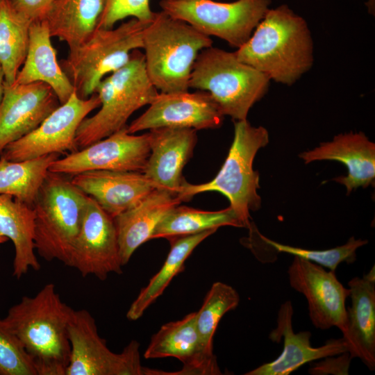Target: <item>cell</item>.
I'll list each match as a JSON object with an SVG mask.
<instances>
[{"label": "cell", "mask_w": 375, "mask_h": 375, "mask_svg": "<svg viewBox=\"0 0 375 375\" xmlns=\"http://www.w3.org/2000/svg\"><path fill=\"white\" fill-rule=\"evenodd\" d=\"M73 309L52 283L11 306L3 322L30 358L37 375H65L71 345L68 324Z\"/></svg>", "instance_id": "1"}, {"label": "cell", "mask_w": 375, "mask_h": 375, "mask_svg": "<svg viewBox=\"0 0 375 375\" xmlns=\"http://www.w3.org/2000/svg\"><path fill=\"white\" fill-rule=\"evenodd\" d=\"M238 59L281 84L292 85L312 66L313 41L306 20L288 6L269 8Z\"/></svg>", "instance_id": "2"}, {"label": "cell", "mask_w": 375, "mask_h": 375, "mask_svg": "<svg viewBox=\"0 0 375 375\" xmlns=\"http://www.w3.org/2000/svg\"><path fill=\"white\" fill-rule=\"evenodd\" d=\"M213 41L186 22L160 10L155 12L143 35L147 76L160 92L188 91L199 53Z\"/></svg>", "instance_id": "3"}, {"label": "cell", "mask_w": 375, "mask_h": 375, "mask_svg": "<svg viewBox=\"0 0 375 375\" xmlns=\"http://www.w3.org/2000/svg\"><path fill=\"white\" fill-rule=\"evenodd\" d=\"M269 142V134L262 126H253L247 119L234 122V137L227 157L216 176L202 184H191L185 179L178 191L182 201L193 196L216 191L230 202L243 227L251 226L250 211L260 208L261 197L258 194L259 174L253 169L258 151Z\"/></svg>", "instance_id": "4"}, {"label": "cell", "mask_w": 375, "mask_h": 375, "mask_svg": "<svg viewBox=\"0 0 375 375\" xmlns=\"http://www.w3.org/2000/svg\"><path fill=\"white\" fill-rule=\"evenodd\" d=\"M66 176L49 171L33 208L35 249L47 261L69 266L89 197Z\"/></svg>", "instance_id": "5"}, {"label": "cell", "mask_w": 375, "mask_h": 375, "mask_svg": "<svg viewBox=\"0 0 375 375\" xmlns=\"http://www.w3.org/2000/svg\"><path fill=\"white\" fill-rule=\"evenodd\" d=\"M95 92L100 109L81 123L76 135L78 149L84 148L126 127L131 115L149 105L158 94L149 80L144 54L134 50L128 62L108 75L97 85Z\"/></svg>", "instance_id": "6"}, {"label": "cell", "mask_w": 375, "mask_h": 375, "mask_svg": "<svg viewBox=\"0 0 375 375\" xmlns=\"http://www.w3.org/2000/svg\"><path fill=\"white\" fill-rule=\"evenodd\" d=\"M269 82L234 52L212 46L199 53L189 87L208 92L224 116L240 121L247 119L251 107L267 92Z\"/></svg>", "instance_id": "7"}, {"label": "cell", "mask_w": 375, "mask_h": 375, "mask_svg": "<svg viewBox=\"0 0 375 375\" xmlns=\"http://www.w3.org/2000/svg\"><path fill=\"white\" fill-rule=\"evenodd\" d=\"M148 24L131 18L115 28H97L85 42L60 60L78 97H90L106 76L123 67L134 50L142 49Z\"/></svg>", "instance_id": "8"}, {"label": "cell", "mask_w": 375, "mask_h": 375, "mask_svg": "<svg viewBox=\"0 0 375 375\" xmlns=\"http://www.w3.org/2000/svg\"><path fill=\"white\" fill-rule=\"evenodd\" d=\"M270 3V0H161L159 6L170 17L238 49L249 39Z\"/></svg>", "instance_id": "9"}, {"label": "cell", "mask_w": 375, "mask_h": 375, "mask_svg": "<svg viewBox=\"0 0 375 375\" xmlns=\"http://www.w3.org/2000/svg\"><path fill=\"white\" fill-rule=\"evenodd\" d=\"M71 345L65 375H147L142 366L139 343L132 340L119 353L100 337L95 320L85 309H73L68 324Z\"/></svg>", "instance_id": "10"}, {"label": "cell", "mask_w": 375, "mask_h": 375, "mask_svg": "<svg viewBox=\"0 0 375 375\" xmlns=\"http://www.w3.org/2000/svg\"><path fill=\"white\" fill-rule=\"evenodd\" d=\"M101 101L94 92L82 99L74 92L33 131L8 144L0 157L11 161H22L43 156L72 153L78 150L76 135L81 122Z\"/></svg>", "instance_id": "11"}, {"label": "cell", "mask_w": 375, "mask_h": 375, "mask_svg": "<svg viewBox=\"0 0 375 375\" xmlns=\"http://www.w3.org/2000/svg\"><path fill=\"white\" fill-rule=\"evenodd\" d=\"M127 126L63 158H58L51 162L49 171L68 176L92 170L142 172L151 152L149 133L133 135L128 132Z\"/></svg>", "instance_id": "12"}, {"label": "cell", "mask_w": 375, "mask_h": 375, "mask_svg": "<svg viewBox=\"0 0 375 375\" xmlns=\"http://www.w3.org/2000/svg\"><path fill=\"white\" fill-rule=\"evenodd\" d=\"M290 286L306 299L309 317L316 328L333 326L343 332L347 326L346 300L349 289L337 278L335 272L298 256L288 270Z\"/></svg>", "instance_id": "13"}, {"label": "cell", "mask_w": 375, "mask_h": 375, "mask_svg": "<svg viewBox=\"0 0 375 375\" xmlns=\"http://www.w3.org/2000/svg\"><path fill=\"white\" fill-rule=\"evenodd\" d=\"M68 267L101 281L110 273H122L113 218L90 197Z\"/></svg>", "instance_id": "14"}, {"label": "cell", "mask_w": 375, "mask_h": 375, "mask_svg": "<svg viewBox=\"0 0 375 375\" xmlns=\"http://www.w3.org/2000/svg\"><path fill=\"white\" fill-rule=\"evenodd\" d=\"M224 115L206 91L158 92L149 108L127 126L128 132L158 128H217Z\"/></svg>", "instance_id": "15"}, {"label": "cell", "mask_w": 375, "mask_h": 375, "mask_svg": "<svg viewBox=\"0 0 375 375\" xmlns=\"http://www.w3.org/2000/svg\"><path fill=\"white\" fill-rule=\"evenodd\" d=\"M60 105L52 88L43 82L5 83L0 106V153L8 144L35 130Z\"/></svg>", "instance_id": "16"}, {"label": "cell", "mask_w": 375, "mask_h": 375, "mask_svg": "<svg viewBox=\"0 0 375 375\" xmlns=\"http://www.w3.org/2000/svg\"><path fill=\"white\" fill-rule=\"evenodd\" d=\"M293 313L291 301L284 302L278 312L276 327L269 336L272 342L283 341V349L280 356L274 360L245 373V375H289L307 362L347 351L342 338L330 339L324 345L313 347L310 331L294 332L292 323Z\"/></svg>", "instance_id": "17"}, {"label": "cell", "mask_w": 375, "mask_h": 375, "mask_svg": "<svg viewBox=\"0 0 375 375\" xmlns=\"http://www.w3.org/2000/svg\"><path fill=\"white\" fill-rule=\"evenodd\" d=\"M72 182L112 218L134 207L158 186L141 172L92 170Z\"/></svg>", "instance_id": "18"}, {"label": "cell", "mask_w": 375, "mask_h": 375, "mask_svg": "<svg viewBox=\"0 0 375 375\" xmlns=\"http://www.w3.org/2000/svg\"><path fill=\"white\" fill-rule=\"evenodd\" d=\"M144 356L147 359L177 358L183 367L171 374H222L217 358L208 357L203 351L197 328L196 312L162 325L151 338Z\"/></svg>", "instance_id": "19"}, {"label": "cell", "mask_w": 375, "mask_h": 375, "mask_svg": "<svg viewBox=\"0 0 375 375\" xmlns=\"http://www.w3.org/2000/svg\"><path fill=\"white\" fill-rule=\"evenodd\" d=\"M148 133L151 152L142 173L159 188L177 194L185 179L182 171L197 142V130L162 127Z\"/></svg>", "instance_id": "20"}, {"label": "cell", "mask_w": 375, "mask_h": 375, "mask_svg": "<svg viewBox=\"0 0 375 375\" xmlns=\"http://www.w3.org/2000/svg\"><path fill=\"white\" fill-rule=\"evenodd\" d=\"M299 157L306 164L328 160L345 165L348 174L333 180L344 185L348 194L353 190L374 183L375 144L362 132L339 134L332 141L322 142L318 147L300 153Z\"/></svg>", "instance_id": "21"}, {"label": "cell", "mask_w": 375, "mask_h": 375, "mask_svg": "<svg viewBox=\"0 0 375 375\" xmlns=\"http://www.w3.org/2000/svg\"><path fill=\"white\" fill-rule=\"evenodd\" d=\"M351 300L347 308V326L342 333L347 351L371 370L375 369V271L374 266L362 278L348 282Z\"/></svg>", "instance_id": "22"}, {"label": "cell", "mask_w": 375, "mask_h": 375, "mask_svg": "<svg viewBox=\"0 0 375 375\" xmlns=\"http://www.w3.org/2000/svg\"><path fill=\"white\" fill-rule=\"evenodd\" d=\"M181 202L178 194L165 188H156L138 204L113 218L122 266L128 262L140 245L151 239L167 212Z\"/></svg>", "instance_id": "23"}, {"label": "cell", "mask_w": 375, "mask_h": 375, "mask_svg": "<svg viewBox=\"0 0 375 375\" xmlns=\"http://www.w3.org/2000/svg\"><path fill=\"white\" fill-rule=\"evenodd\" d=\"M51 38L44 20L32 22L27 54L13 84L43 82L52 88L60 103L62 104L75 89L57 60Z\"/></svg>", "instance_id": "24"}, {"label": "cell", "mask_w": 375, "mask_h": 375, "mask_svg": "<svg viewBox=\"0 0 375 375\" xmlns=\"http://www.w3.org/2000/svg\"><path fill=\"white\" fill-rule=\"evenodd\" d=\"M34 219L33 206L11 195L0 194V235L14 245L12 275L17 279L29 269H40L35 253Z\"/></svg>", "instance_id": "25"}, {"label": "cell", "mask_w": 375, "mask_h": 375, "mask_svg": "<svg viewBox=\"0 0 375 375\" xmlns=\"http://www.w3.org/2000/svg\"><path fill=\"white\" fill-rule=\"evenodd\" d=\"M103 9V0H54L44 21L51 36L65 42L71 52L98 28Z\"/></svg>", "instance_id": "26"}, {"label": "cell", "mask_w": 375, "mask_h": 375, "mask_svg": "<svg viewBox=\"0 0 375 375\" xmlns=\"http://www.w3.org/2000/svg\"><path fill=\"white\" fill-rule=\"evenodd\" d=\"M217 230H208L196 234L168 239L170 250L160 270L142 288L131 303L126 317L132 321L138 319L144 311L165 291L173 278L184 269V263L194 249Z\"/></svg>", "instance_id": "27"}, {"label": "cell", "mask_w": 375, "mask_h": 375, "mask_svg": "<svg viewBox=\"0 0 375 375\" xmlns=\"http://www.w3.org/2000/svg\"><path fill=\"white\" fill-rule=\"evenodd\" d=\"M31 24L8 0L0 1V65L6 85L15 83L25 60Z\"/></svg>", "instance_id": "28"}, {"label": "cell", "mask_w": 375, "mask_h": 375, "mask_svg": "<svg viewBox=\"0 0 375 375\" xmlns=\"http://www.w3.org/2000/svg\"><path fill=\"white\" fill-rule=\"evenodd\" d=\"M58 158V153L22 161L0 157V194L11 195L33 206L50 165Z\"/></svg>", "instance_id": "29"}, {"label": "cell", "mask_w": 375, "mask_h": 375, "mask_svg": "<svg viewBox=\"0 0 375 375\" xmlns=\"http://www.w3.org/2000/svg\"><path fill=\"white\" fill-rule=\"evenodd\" d=\"M243 227L234 211L229 206L218 211H205L176 206L160 222L151 239L181 237L221 226Z\"/></svg>", "instance_id": "30"}, {"label": "cell", "mask_w": 375, "mask_h": 375, "mask_svg": "<svg viewBox=\"0 0 375 375\" xmlns=\"http://www.w3.org/2000/svg\"><path fill=\"white\" fill-rule=\"evenodd\" d=\"M240 295L231 285L214 283L196 312V324L201 347L209 358H216L212 351L213 337L223 316L239 304Z\"/></svg>", "instance_id": "31"}, {"label": "cell", "mask_w": 375, "mask_h": 375, "mask_svg": "<svg viewBox=\"0 0 375 375\" xmlns=\"http://www.w3.org/2000/svg\"><path fill=\"white\" fill-rule=\"evenodd\" d=\"M261 240L278 252L287 253L301 257L335 272L342 262L351 264L356 260V251L367 244V240L351 237L347 243L326 250H310L282 244L259 234Z\"/></svg>", "instance_id": "32"}, {"label": "cell", "mask_w": 375, "mask_h": 375, "mask_svg": "<svg viewBox=\"0 0 375 375\" xmlns=\"http://www.w3.org/2000/svg\"><path fill=\"white\" fill-rule=\"evenodd\" d=\"M0 375H37L20 342L0 318Z\"/></svg>", "instance_id": "33"}, {"label": "cell", "mask_w": 375, "mask_h": 375, "mask_svg": "<svg viewBox=\"0 0 375 375\" xmlns=\"http://www.w3.org/2000/svg\"><path fill=\"white\" fill-rule=\"evenodd\" d=\"M154 13L150 0H103L98 28H112L119 21L128 17L149 22Z\"/></svg>", "instance_id": "34"}, {"label": "cell", "mask_w": 375, "mask_h": 375, "mask_svg": "<svg viewBox=\"0 0 375 375\" xmlns=\"http://www.w3.org/2000/svg\"><path fill=\"white\" fill-rule=\"evenodd\" d=\"M315 362L308 369L311 375H347L353 358L348 351L328 356Z\"/></svg>", "instance_id": "35"}, {"label": "cell", "mask_w": 375, "mask_h": 375, "mask_svg": "<svg viewBox=\"0 0 375 375\" xmlns=\"http://www.w3.org/2000/svg\"><path fill=\"white\" fill-rule=\"evenodd\" d=\"M14 8L32 22L45 19L54 0H8Z\"/></svg>", "instance_id": "36"}, {"label": "cell", "mask_w": 375, "mask_h": 375, "mask_svg": "<svg viewBox=\"0 0 375 375\" xmlns=\"http://www.w3.org/2000/svg\"><path fill=\"white\" fill-rule=\"evenodd\" d=\"M5 88V78L3 69L0 65V106L3 97Z\"/></svg>", "instance_id": "37"}, {"label": "cell", "mask_w": 375, "mask_h": 375, "mask_svg": "<svg viewBox=\"0 0 375 375\" xmlns=\"http://www.w3.org/2000/svg\"><path fill=\"white\" fill-rule=\"evenodd\" d=\"M8 240V239L7 238L0 235V245L1 244H3V243L6 242Z\"/></svg>", "instance_id": "38"}, {"label": "cell", "mask_w": 375, "mask_h": 375, "mask_svg": "<svg viewBox=\"0 0 375 375\" xmlns=\"http://www.w3.org/2000/svg\"><path fill=\"white\" fill-rule=\"evenodd\" d=\"M1 1V0H0Z\"/></svg>", "instance_id": "39"}]
</instances>
